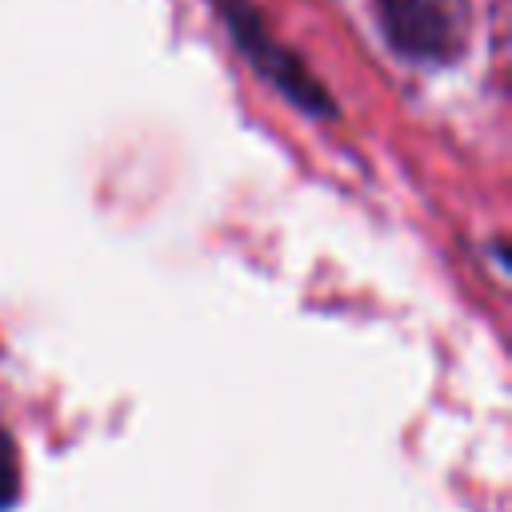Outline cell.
<instances>
[{
  "instance_id": "1",
  "label": "cell",
  "mask_w": 512,
  "mask_h": 512,
  "mask_svg": "<svg viewBox=\"0 0 512 512\" xmlns=\"http://www.w3.org/2000/svg\"><path fill=\"white\" fill-rule=\"evenodd\" d=\"M216 4H220L224 24L232 28L240 52H244L292 104H300V108H308V112H316V116H328V112H332V100L324 96V88L308 76V68H304L288 48H280V44L268 36L260 12H256L248 0H216Z\"/></svg>"
},
{
  "instance_id": "2",
  "label": "cell",
  "mask_w": 512,
  "mask_h": 512,
  "mask_svg": "<svg viewBox=\"0 0 512 512\" xmlns=\"http://www.w3.org/2000/svg\"><path fill=\"white\" fill-rule=\"evenodd\" d=\"M380 28L408 60H448L456 52V16L444 0H380Z\"/></svg>"
},
{
  "instance_id": "3",
  "label": "cell",
  "mask_w": 512,
  "mask_h": 512,
  "mask_svg": "<svg viewBox=\"0 0 512 512\" xmlns=\"http://www.w3.org/2000/svg\"><path fill=\"white\" fill-rule=\"evenodd\" d=\"M20 492V460H16V448L8 440V432L0 428V508H8Z\"/></svg>"
}]
</instances>
